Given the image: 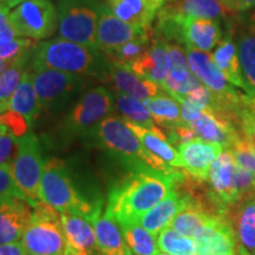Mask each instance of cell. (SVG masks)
<instances>
[{"mask_svg":"<svg viewBox=\"0 0 255 255\" xmlns=\"http://www.w3.org/2000/svg\"><path fill=\"white\" fill-rule=\"evenodd\" d=\"M151 30V27L137 28L126 23L116 17L104 2L97 26V49L105 55H110L128 41L148 33Z\"/></svg>","mask_w":255,"mask_h":255,"instance_id":"obj_13","label":"cell"},{"mask_svg":"<svg viewBox=\"0 0 255 255\" xmlns=\"http://www.w3.org/2000/svg\"><path fill=\"white\" fill-rule=\"evenodd\" d=\"M94 137L102 149L126 165L129 171L154 168L165 173H174L175 168L152 157L126 121L116 116L107 117L96 130Z\"/></svg>","mask_w":255,"mask_h":255,"instance_id":"obj_3","label":"cell"},{"mask_svg":"<svg viewBox=\"0 0 255 255\" xmlns=\"http://www.w3.org/2000/svg\"><path fill=\"white\" fill-rule=\"evenodd\" d=\"M18 37L40 40L58 30L57 7L51 0H25L9 12Z\"/></svg>","mask_w":255,"mask_h":255,"instance_id":"obj_10","label":"cell"},{"mask_svg":"<svg viewBox=\"0 0 255 255\" xmlns=\"http://www.w3.org/2000/svg\"><path fill=\"white\" fill-rule=\"evenodd\" d=\"M113 13L137 28H150L161 6L152 0H105Z\"/></svg>","mask_w":255,"mask_h":255,"instance_id":"obj_23","label":"cell"},{"mask_svg":"<svg viewBox=\"0 0 255 255\" xmlns=\"http://www.w3.org/2000/svg\"><path fill=\"white\" fill-rule=\"evenodd\" d=\"M31 58H23L15 60L11 64L7 70L0 75V101L7 102L14 91L17 90L18 85L20 84L24 72L26 71V64Z\"/></svg>","mask_w":255,"mask_h":255,"instance_id":"obj_36","label":"cell"},{"mask_svg":"<svg viewBox=\"0 0 255 255\" xmlns=\"http://www.w3.org/2000/svg\"><path fill=\"white\" fill-rule=\"evenodd\" d=\"M195 255H238L239 244L231 220L215 215L194 235Z\"/></svg>","mask_w":255,"mask_h":255,"instance_id":"obj_12","label":"cell"},{"mask_svg":"<svg viewBox=\"0 0 255 255\" xmlns=\"http://www.w3.org/2000/svg\"><path fill=\"white\" fill-rule=\"evenodd\" d=\"M104 2L98 0H58L60 38L97 49V26Z\"/></svg>","mask_w":255,"mask_h":255,"instance_id":"obj_5","label":"cell"},{"mask_svg":"<svg viewBox=\"0 0 255 255\" xmlns=\"http://www.w3.org/2000/svg\"><path fill=\"white\" fill-rule=\"evenodd\" d=\"M152 1L156 2V4H157L158 6H161V7H162V6L167 4V2L170 1V0H152Z\"/></svg>","mask_w":255,"mask_h":255,"instance_id":"obj_50","label":"cell"},{"mask_svg":"<svg viewBox=\"0 0 255 255\" xmlns=\"http://www.w3.org/2000/svg\"><path fill=\"white\" fill-rule=\"evenodd\" d=\"M6 132H8L7 128H6V127L4 126V124L0 122V136L4 135V133H6Z\"/></svg>","mask_w":255,"mask_h":255,"instance_id":"obj_49","label":"cell"},{"mask_svg":"<svg viewBox=\"0 0 255 255\" xmlns=\"http://www.w3.org/2000/svg\"><path fill=\"white\" fill-rule=\"evenodd\" d=\"M41 201L60 214L81 215L92 221L102 214V201H89L73 183L71 174L62 159L52 157L44 165L40 180Z\"/></svg>","mask_w":255,"mask_h":255,"instance_id":"obj_2","label":"cell"},{"mask_svg":"<svg viewBox=\"0 0 255 255\" xmlns=\"http://www.w3.org/2000/svg\"><path fill=\"white\" fill-rule=\"evenodd\" d=\"M11 197H24V195L15 183L11 164L1 165L0 167V201L11 199Z\"/></svg>","mask_w":255,"mask_h":255,"instance_id":"obj_40","label":"cell"},{"mask_svg":"<svg viewBox=\"0 0 255 255\" xmlns=\"http://www.w3.org/2000/svg\"><path fill=\"white\" fill-rule=\"evenodd\" d=\"M11 9L12 8H9L7 5L0 2V39H11V38L18 37L15 28L9 19Z\"/></svg>","mask_w":255,"mask_h":255,"instance_id":"obj_43","label":"cell"},{"mask_svg":"<svg viewBox=\"0 0 255 255\" xmlns=\"http://www.w3.org/2000/svg\"><path fill=\"white\" fill-rule=\"evenodd\" d=\"M25 1V0H0V2H2V4L7 5L9 8L13 9L15 6H18L19 4H21V2Z\"/></svg>","mask_w":255,"mask_h":255,"instance_id":"obj_46","label":"cell"},{"mask_svg":"<svg viewBox=\"0 0 255 255\" xmlns=\"http://www.w3.org/2000/svg\"><path fill=\"white\" fill-rule=\"evenodd\" d=\"M65 255H75V254H72V253H70V252H65Z\"/></svg>","mask_w":255,"mask_h":255,"instance_id":"obj_52","label":"cell"},{"mask_svg":"<svg viewBox=\"0 0 255 255\" xmlns=\"http://www.w3.org/2000/svg\"><path fill=\"white\" fill-rule=\"evenodd\" d=\"M184 180L180 171L165 173L154 168L129 171V175L111 187L105 213L120 226L138 223L139 219Z\"/></svg>","mask_w":255,"mask_h":255,"instance_id":"obj_1","label":"cell"},{"mask_svg":"<svg viewBox=\"0 0 255 255\" xmlns=\"http://www.w3.org/2000/svg\"><path fill=\"white\" fill-rule=\"evenodd\" d=\"M136 133L142 145L152 157L162 163L173 168H181L180 152L169 142L167 133L163 131H152L148 128L126 122Z\"/></svg>","mask_w":255,"mask_h":255,"instance_id":"obj_24","label":"cell"},{"mask_svg":"<svg viewBox=\"0 0 255 255\" xmlns=\"http://www.w3.org/2000/svg\"><path fill=\"white\" fill-rule=\"evenodd\" d=\"M0 122L7 128L8 132H11L12 135H14L15 137H20L25 135L27 129L30 128L27 121L25 120L20 114L9 109L0 115Z\"/></svg>","mask_w":255,"mask_h":255,"instance_id":"obj_41","label":"cell"},{"mask_svg":"<svg viewBox=\"0 0 255 255\" xmlns=\"http://www.w3.org/2000/svg\"><path fill=\"white\" fill-rule=\"evenodd\" d=\"M212 58L232 85L245 90L238 49L231 38L219 41L214 52L212 53Z\"/></svg>","mask_w":255,"mask_h":255,"instance_id":"obj_29","label":"cell"},{"mask_svg":"<svg viewBox=\"0 0 255 255\" xmlns=\"http://www.w3.org/2000/svg\"><path fill=\"white\" fill-rule=\"evenodd\" d=\"M18 152V138L11 132L0 136V167L13 162Z\"/></svg>","mask_w":255,"mask_h":255,"instance_id":"obj_42","label":"cell"},{"mask_svg":"<svg viewBox=\"0 0 255 255\" xmlns=\"http://www.w3.org/2000/svg\"><path fill=\"white\" fill-rule=\"evenodd\" d=\"M104 81L109 83L115 92L132 96L141 101L154 97L163 91L156 83L139 77L130 66L113 60H110L104 70Z\"/></svg>","mask_w":255,"mask_h":255,"instance_id":"obj_14","label":"cell"},{"mask_svg":"<svg viewBox=\"0 0 255 255\" xmlns=\"http://www.w3.org/2000/svg\"><path fill=\"white\" fill-rule=\"evenodd\" d=\"M159 251L173 255H195L196 245L193 238L181 234L174 228L167 227L158 234Z\"/></svg>","mask_w":255,"mask_h":255,"instance_id":"obj_33","label":"cell"},{"mask_svg":"<svg viewBox=\"0 0 255 255\" xmlns=\"http://www.w3.org/2000/svg\"><path fill=\"white\" fill-rule=\"evenodd\" d=\"M114 101L115 109L119 111L121 119L126 122L148 128L152 131H162L158 127H156L155 121L143 101L120 92H115Z\"/></svg>","mask_w":255,"mask_h":255,"instance_id":"obj_31","label":"cell"},{"mask_svg":"<svg viewBox=\"0 0 255 255\" xmlns=\"http://www.w3.org/2000/svg\"><path fill=\"white\" fill-rule=\"evenodd\" d=\"M165 14L216 20L219 18H235L237 12L228 7L222 0H170L159 8Z\"/></svg>","mask_w":255,"mask_h":255,"instance_id":"obj_20","label":"cell"},{"mask_svg":"<svg viewBox=\"0 0 255 255\" xmlns=\"http://www.w3.org/2000/svg\"><path fill=\"white\" fill-rule=\"evenodd\" d=\"M237 212L233 219V228L239 246L251 255H255V202L246 200L238 202Z\"/></svg>","mask_w":255,"mask_h":255,"instance_id":"obj_28","label":"cell"},{"mask_svg":"<svg viewBox=\"0 0 255 255\" xmlns=\"http://www.w3.org/2000/svg\"><path fill=\"white\" fill-rule=\"evenodd\" d=\"M145 107L148 108L149 113L154 119L155 123L159 127L170 130L178 124L182 123L181 121V104L173 96L169 94H161L154 96L143 101Z\"/></svg>","mask_w":255,"mask_h":255,"instance_id":"obj_30","label":"cell"},{"mask_svg":"<svg viewBox=\"0 0 255 255\" xmlns=\"http://www.w3.org/2000/svg\"><path fill=\"white\" fill-rule=\"evenodd\" d=\"M233 122L255 150V97L244 95L240 105L233 115Z\"/></svg>","mask_w":255,"mask_h":255,"instance_id":"obj_35","label":"cell"},{"mask_svg":"<svg viewBox=\"0 0 255 255\" xmlns=\"http://www.w3.org/2000/svg\"><path fill=\"white\" fill-rule=\"evenodd\" d=\"M156 255H173V254H169V253H164V252H163V253H157V254H156Z\"/></svg>","mask_w":255,"mask_h":255,"instance_id":"obj_51","label":"cell"},{"mask_svg":"<svg viewBox=\"0 0 255 255\" xmlns=\"http://www.w3.org/2000/svg\"><path fill=\"white\" fill-rule=\"evenodd\" d=\"M31 76L41 109L47 111L63 109L83 88V76L59 70L32 69Z\"/></svg>","mask_w":255,"mask_h":255,"instance_id":"obj_9","label":"cell"},{"mask_svg":"<svg viewBox=\"0 0 255 255\" xmlns=\"http://www.w3.org/2000/svg\"><path fill=\"white\" fill-rule=\"evenodd\" d=\"M130 68L139 77L154 82L162 87L171 68L167 41L154 31V37L148 51Z\"/></svg>","mask_w":255,"mask_h":255,"instance_id":"obj_19","label":"cell"},{"mask_svg":"<svg viewBox=\"0 0 255 255\" xmlns=\"http://www.w3.org/2000/svg\"><path fill=\"white\" fill-rule=\"evenodd\" d=\"M66 252L75 255H100L97 238L90 220L81 215L60 214Z\"/></svg>","mask_w":255,"mask_h":255,"instance_id":"obj_18","label":"cell"},{"mask_svg":"<svg viewBox=\"0 0 255 255\" xmlns=\"http://www.w3.org/2000/svg\"><path fill=\"white\" fill-rule=\"evenodd\" d=\"M222 1L234 12L245 11L255 5V0H222Z\"/></svg>","mask_w":255,"mask_h":255,"instance_id":"obj_45","label":"cell"},{"mask_svg":"<svg viewBox=\"0 0 255 255\" xmlns=\"http://www.w3.org/2000/svg\"><path fill=\"white\" fill-rule=\"evenodd\" d=\"M20 242L28 255H65L66 241L60 213L44 201L38 203Z\"/></svg>","mask_w":255,"mask_h":255,"instance_id":"obj_6","label":"cell"},{"mask_svg":"<svg viewBox=\"0 0 255 255\" xmlns=\"http://www.w3.org/2000/svg\"><path fill=\"white\" fill-rule=\"evenodd\" d=\"M11 64H12V62H8V60H6L0 57V75H1L5 70L8 69L9 66H11Z\"/></svg>","mask_w":255,"mask_h":255,"instance_id":"obj_47","label":"cell"},{"mask_svg":"<svg viewBox=\"0 0 255 255\" xmlns=\"http://www.w3.org/2000/svg\"><path fill=\"white\" fill-rule=\"evenodd\" d=\"M7 105L9 110H13L15 113L20 114L27 121L30 128L34 123V121L37 120V117L39 116L41 107L39 100H38L33 82H32L30 71L26 70L24 72L20 84L18 85L17 90L9 98Z\"/></svg>","mask_w":255,"mask_h":255,"instance_id":"obj_27","label":"cell"},{"mask_svg":"<svg viewBox=\"0 0 255 255\" xmlns=\"http://www.w3.org/2000/svg\"><path fill=\"white\" fill-rule=\"evenodd\" d=\"M0 255H28L24 250L21 242L0 245Z\"/></svg>","mask_w":255,"mask_h":255,"instance_id":"obj_44","label":"cell"},{"mask_svg":"<svg viewBox=\"0 0 255 255\" xmlns=\"http://www.w3.org/2000/svg\"><path fill=\"white\" fill-rule=\"evenodd\" d=\"M197 138L207 142L219 143L223 149H229L235 139L240 136L237 126L228 116L212 108H207L200 116L188 124Z\"/></svg>","mask_w":255,"mask_h":255,"instance_id":"obj_15","label":"cell"},{"mask_svg":"<svg viewBox=\"0 0 255 255\" xmlns=\"http://www.w3.org/2000/svg\"><path fill=\"white\" fill-rule=\"evenodd\" d=\"M18 152L11 163L15 183L32 208L41 202L40 180L44 170L41 146L34 133L17 137Z\"/></svg>","mask_w":255,"mask_h":255,"instance_id":"obj_8","label":"cell"},{"mask_svg":"<svg viewBox=\"0 0 255 255\" xmlns=\"http://www.w3.org/2000/svg\"><path fill=\"white\" fill-rule=\"evenodd\" d=\"M115 108L114 96L104 87L90 89L81 95L63 122L65 135L94 137L100 124L110 116Z\"/></svg>","mask_w":255,"mask_h":255,"instance_id":"obj_7","label":"cell"},{"mask_svg":"<svg viewBox=\"0 0 255 255\" xmlns=\"http://www.w3.org/2000/svg\"><path fill=\"white\" fill-rule=\"evenodd\" d=\"M6 110H8L7 102H2V101H0V115H1L2 113H5Z\"/></svg>","mask_w":255,"mask_h":255,"instance_id":"obj_48","label":"cell"},{"mask_svg":"<svg viewBox=\"0 0 255 255\" xmlns=\"http://www.w3.org/2000/svg\"><path fill=\"white\" fill-rule=\"evenodd\" d=\"M215 215L218 214L209 210L206 201H201L189 194L187 203L177 213L169 227L174 228L181 234L194 238L196 232Z\"/></svg>","mask_w":255,"mask_h":255,"instance_id":"obj_25","label":"cell"},{"mask_svg":"<svg viewBox=\"0 0 255 255\" xmlns=\"http://www.w3.org/2000/svg\"><path fill=\"white\" fill-rule=\"evenodd\" d=\"M235 168L237 162L232 150L223 149L209 171L210 191H208V197L222 215L227 214L229 207L239 202L234 177Z\"/></svg>","mask_w":255,"mask_h":255,"instance_id":"obj_11","label":"cell"},{"mask_svg":"<svg viewBox=\"0 0 255 255\" xmlns=\"http://www.w3.org/2000/svg\"><path fill=\"white\" fill-rule=\"evenodd\" d=\"M98 66V50L60 37L38 43L31 57L32 69H53L79 76L92 75Z\"/></svg>","mask_w":255,"mask_h":255,"instance_id":"obj_4","label":"cell"},{"mask_svg":"<svg viewBox=\"0 0 255 255\" xmlns=\"http://www.w3.org/2000/svg\"><path fill=\"white\" fill-rule=\"evenodd\" d=\"M127 255H156L159 248L155 235L148 232L139 223L122 225Z\"/></svg>","mask_w":255,"mask_h":255,"instance_id":"obj_32","label":"cell"},{"mask_svg":"<svg viewBox=\"0 0 255 255\" xmlns=\"http://www.w3.org/2000/svg\"><path fill=\"white\" fill-rule=\"evenodd\" d=\"M32 210L24 197H11L0 201V245L21 240L31 221Z\"/></svg>","mask_w":255,"mask_h":255,"instance_id":"obj_17","label":"cell"},{"mask_svg":"<svg viewBox=\"0 0 255 255\" xmlns=\"http://www.w3.org/2000/svg\"><path fill=\"white\" fill-rule=\"evenodd\" d=\"M152 37H154V30L148 32V33L142 34V36L137 37L135 39L128 41V43L121 46L120 49H117L113 53L107 56L113 62L123 64V65L127 66H131L137 59L141 58L148 51L151 44Z\"/></svg>","mask_w":255,"mask_h":255,"instance_id":"obj_34","label":"cell"},{"mask_svg":"<svg viewBox=\"0 0 255 255\" xmlns=\"http://www.w3.org/2000/svg\"><path fill=\"white\" fill-rule=\"evenodd\" d=\"M223 146L219 143L207 142L201 138H194L178 146L181 157V168L191 177L199 181H207L209 171Z\"/></svg>","mask_w":255,"mask_h":255,"instance_id":"obj_16","label":"cell"},{"mask_svg":"<svg viewBox=\"0 0 255 255\" xmlns=\"http://www.w3.org/2000/svg\"><path fill=\"white\" fill-rule=\"evenodd\" d=\"M36 46V41L30 38L17 37L0 39V57L12 63L23 58H31Z\"/></svg>","mask_w":255,"mask_h":255,"instance_id":"obj_37","label":"cell"},{"mask_svg":"<svg viewBox=\"0 0 255 255\" xmlns=\"http://www.w3.org/2000/svg\"><path fill=\"white\" fill-rule=\"evenodd\" d=\"M100 255H127L122 229L113 216L104 213L92 219Z\"/></svg>","mask_w":255,"mask_h":255,"instance_id":"obj_26","label":"cell"},{"mask_svg":"<svg viewBox=\"0 0 255 255\" xmlns=\"http://www.w3.org/2000/svg\"><path fill=\"white\" fill-rule=\"evenodd\" d=\"M234 177L239 202L240 201L253 200L255 197V175L237 163Z\"/></svg>","mask_w":255,"mask_h":255,"instance_id":"obj_39","label":"cell"},{"mask_svg":"<svg viewBox=\"0 0 255 255\" xmlns=\"http://www.w3.org/2000/svg\"><path fill=\"white\" fill-rule=\"evenodd\" d=\"M253 201H254V202H255V197H254V199H253Z\"/></svg>","mask_w":255,"mask_h":255,"instance_id":"obj_53","label":"cell"},{"mask_svg":"<svg viewBox=\"0 0 255 255\" xmlns=\"http://www.w3.org/2000/svg\"><path fill=\"white\" fill-rule=\"evenodd\" d=\"M237 49L245 91L251 97H255V12L240 26Z\"/></svg>","mask_w":255,"mask_h":255,"instance_id":"obj_22","label":"cell"},{"mask_svg":"<svg viewBox=\"0 0 255 255\" xmlns=\"http://www.w3.org/2000/svg\"><path fill=\"white\" fill-rule=\"evenodd\" d=\"M235 162L255 175V150L250 142L241 135L235 139L231 148Z\"/></svg>","mask_w":255,"mask_h":255,"instance_id":"obj_38","label":"cell"},{"mask_svg":"<svg viewBox=\"0 0 255 255\" xmlns=\"http://www.w3.org/2000/svg\"><path fill=\"white\" fill-rule=\"evenodd\" d=\"M189 199V193L181 194L180 191L174 189L169 195L164 197L161 202L152 207L139 219V225L150 232L152 235H157L170 226L175 216Z\"/></svg>","mask_w":255,"mask_h":255,"instance_id":"obj_21","label":"cell"}]
</instances>
